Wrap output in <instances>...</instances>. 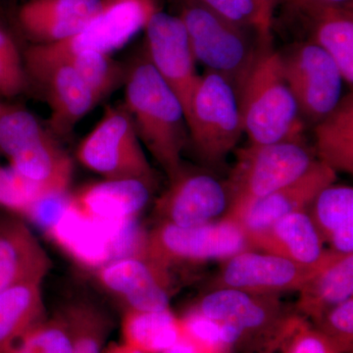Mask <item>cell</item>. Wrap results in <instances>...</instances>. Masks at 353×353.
Returning a JSON list of instances; mask_svg holds the SVG:
<instances>
[{"label":"cell","instance_id":"cell-1","mask_svg":"<svg viewBox=\"0 0 353 353\" xmlns=\"http://www.w3.org/2000/svg\"><path fill=\"white\" fill-rule=\"evenodd\" d=\"M124 85V106L139 141L173 180L183 170L182 153L189 141L180 99L146 57L128 70Z\"/></svg>","mask_w":353,"mask_h":353},{"label":"cell","instance_id":"cell-2","mask_svg":"<svg viewBox=\"0 0 353 353\" xmlns=\"http://www.w3.org/2000/svg\"><path fill=\"white\" fill-rule=\"evenodd\" d=\"M243 132L250 145L301 141L303 123L272 39H259L252 63L239 88Z\"/></svg>","mask_w":353,"mask_h":353},{"label":"cell","instance_id":"cell-3","mask_svg":"<svg viewBox=\"0 0 353 353\" xmlns=\"http://www.w3.org/2000/svg\"><path fill=\"white\" fill-rule=\"evenodd\" d=\"M187 124L199 159L211 167L224 163L243 132L238 95L227 79L208 70L199 76Z\"/></svg>","mask_w":353,"mask_h":353},{"label":"cell","instance_id":"cell-4","mask_svg":"<svg viewBox=\"0 0 353 353\" xmlns=\"http://www.w3.org/2000/svg\"><path fill=\"white\" fill-rule=\"evenodd\" d=\"M158 10L157 0H102L99 10L75 36L30 48L26 54L27 68L32 73L71 53L110 55L145 30Z\"/></svg>","mask_w":353,"mask_h":353},{"label":"cell","instance_id":"cell-5","mask_svg":"<svg viewBox=\"0 0 353 353\" xmlns=\"http://www.w3.org/2000/svg\"><path fill=\"white\" fill-rule=\"evenodd\" d=\"M316 160L303 141L253 145L238 152V162L226 185L232 215L301 178Z\"/></svg>","mask_w":353,"mask_h":353},{"label":"cell","instance_id":"cell-6","mask_svg":"<svg viewBox=\"0 0 353 353\" xmlns=\"http://www.w3.org/2000/svg\"><path fill=\"white\" fill-rule=\"evenodd\" d=\"M182 19L196 62L224 77L238 92L252 63L259 41L252 43L250 28L241 27L194 2L185 1Z\"/></svg>","mask_w":353,"mask_h":353},{"label":"cell","instance_id":"cell-7","mask_svg":"<svg viewBox=\"0 0 353 353\" xmlns=\"http://www.w3.org/2000/svg\"><path fill=\"white\" fill-rule=\"evenodd\" d=\"M0 150L23 176L55 192H68L71 159L31 113L10 109L0 115Z\"/></svg>","mask_w":353,"mask_h":353},{"label":"cell","instance_id":"cell-8","mask_svg":"<svg viewBox=\"0 0 353 353\" xmlns=\"http://www.w3.org/2000/svg\"><path fill=\"white\" fill-rule=\"evenodd\" d=\"M79 161L104 180L134 179L153 185L154 176L124 105L109 108L77 150Z\"/></svg>","mask_w":353,"mask_h":353},{"label":"cell","instance_id":"cell-9","mask_svg":"<svg viewBox=\"0 0 353 353\" xmlns=\"http://www.w3.org/2000/svg\"><path fill=\"white\" fill-rule=\"evenodd\" d=\"M248 248L245 232L229 218L190 228L163 222L148 234L145 259L165 274L170 263L229 259Z\"/></svg>","mask_w":353,"mask_h":353},{"label":"cell","instance_id":"cell-10","mask_svg":"<svg viewBox=\"0 0 353 353\" xmlns=\"http://www.w3.org/2000/svg\"><path fill=\"white\" fill-rule=\"evenodd\" d=\"M273 296L220 288L199 303L197 312L218 323H230L243 333L241 343H256L272 350L282 343L296 317L284 315Z\"/></svg>","mask_w":353,"mask_h":353},{"label":"cell","instance_id":"cell-11","mask_svg":"<svg viewBox=\"0 0 353 353\" xmlns=\"http://www.w3.org/2000/svg\"><path fill=\"white\" fill-rule=\"evenodd\" d=\"M282 64L301 116L317 123L338 105L343 79L326 51L311 41L303 43L282 55Z\"/></svg>","mask_w":353,"mask_h":353},{"label":"cell","instance_id":"cell-12","mask_svg":"<svg viewBox=\"0 0 353 353\" xmlns=\"http://www.w3.org/2000/svg\"><path fill=\"white\" fill-rule=\"evenodd\" d=\"M148 61L182 103L185 120L199 76L187 30L179 16L158 10L145 29Z\"/></svg>","mask_w":353,"mask_h":353},{"label":"cell","instance_id":"cell-13","mask_svg":"<svg viewBox=\"0 0 353 353\" xmlns=\"http://www.w3.org/2000/svg\"><path fill=\"white\" fill-rule=\"evenodd\" d=\"M316 266H303L296 262L266 252L243 250L228 260L220 277V288H230L257 294L301 290L328 260Z\"/></svg>","mask_w":353,"mask_h":353},{"label":"cell","instance_id":"cell-14","mask_svg":"<svg viewBox=\"0 0 353 353\" xmlns=\"http://www.w3.org/2000/svg\"><path fill=\"white\" fill-rule=\"evenodd\" d=\"M336 172L320 161L301 178L268 196L250 202L238 212L225 217L234 221L246 238L269 229L277 221L292 213L305 211L323 189L334 183Z\"/></svg>","mask_w":353,"mask_h":353},{"label":"cell","instance_id":"cell-15","mask_svg":"<svg viewBox=\"0 0 353 353\" xmlns=\"http://www.w3.org/2000/svg\"><path fill=\"white\" fill-rule=\"evenodd\" d=\"M229 206L226 185L203 173H185L171 181L170 189L160 197L157 211L164 222L190 228L212 222Z\"/></svg>","mask_w":353,"mask_h":353},{"label":"cell","instance_id":"cell-16","mask_svg":"<svg viewBox=\"0 0 353 353\" xmlns=\"http://www.w3.org/2000/svg\"><path fill=\"white\" fill-rule=\"evenodd\" d=\"M102 0H28L18 11L21 28L39 44L60 43L78 34Z\"/></svg>","mask_w":353,"mask_h":353},{"label":"cell","instance_id":"cell-17","mask_svg":"<svg viewBox=\"0 0 353 353\" xmlns=\"http://www.w3.org/2000/svg\"><path fill=\"white\" fill-rule=\"evenodd\" d=\"M102 284L125 299L129 310L155 312L169 309L166 275L141 259L110 262L99 270Z\"/></svg>","mask_w":353,"mask_h":353},{"label":"cell","instance_id":"cell-18","mask_svg":"<svg viewBox=\"0 0 353 353\" xmlns=\"http://www.w3.org/2000/svg\"><path fill=\"white\" fill-rule=\"evenodd\" d=\"M250 248L278 255L303 266H316L328 257L322 236L305 211L292 213L261 233L248 236Z\"/></svg>","mask_w":353,"mask_h":353},{"label":"cell","instance_id":"cell-19","mask_svg":"<svg viewBox=\"0 0 353 353\" xmlns=\"http://www.w3.org/2000/svg\"><path fill=\"white\" fill-rule=\"evenodd\" d=\"M32 76L46 88L50 126L57 134H68L99 102L82 77L68 64L50 65Z\"/></svg>","mask_w":353,"mask_h":353},{"label":"cell","instance_id":"cell-20","mask_svg":"<svg viewBox=\"0 0 353 353\" xmlns=\"http://www.w3.org/2000/svg\"><path fill=\"white\" fill-rule=\"evenodd\" d=\"M50 267L43 246L22 222L0 225V292L24 283H41Z\"/></svg>","mask_w":353,"mask_h":353},{"label":"cell","instance_id":"cell-21","mask_svg":"<svg viewBox=\"0 0 353 353\" xmlns=\"http://www.w3.org/2000/svg\"><path fill=\"white\" fill-rule=\"evenodd\" d=\"M152 185L134 179L90 183L72 196L77 208L90 217L115 220L138 216L148 205Z\"/></svg>","mask_w":353,"mask_h":353},{"label":"cell","instance_id":"cell-22","mask_svg":"<svg viewBox=\"0 0 353 353\" xmlns=\"http://www.w3.org/2000/svg\"><path fill=\"white\" fill-rule=\"evenodd\" d=\"M305 16L311 43L338 65L343 82L353 83L352 6H316L299 9Z\"/></svg>","mask_w":353,"mask_h":353},{"label":"cell","instance_id":"cell-23","mask_svg":"<svg viewBox=\"0 0 353 353\" xmlns=\"http://www.w3.org/2000/svg\"><path fill=\"white\" fill-rule=\"evenodd\" d=\"M48 234L83 266L99 270L110 263L108 236L101 221L82 212L72 196L64 214Z\"/></svg>","mask_w":353,"mask_h":353},{"label":"cell","instance_id":"cell-24","mask_svg":"<svg viewBox=\"0 0 353 353\" xmlns=\"http://www.w3.org/2000/svg\"><path fill=\"white\" fill-rule=\"evenodd\" d=\"M299 292V309L314 322L334 306L352 299V254L341 255L332 252L314 277Z\"/></svg>","mask_w":353,"mask_h":353},{"label":"cell","instance_id":"cell-25","mask_svg":"<svg viewBox=\"0 0 353 353\" xmlns=\"http://www.w3.org/2000/svg\"><path fill=\"white\" fill-rule=\"evenodd\" d=\"M315 150L319 160L334 172H353V94L316 123Z\"/></svg>","mask_w":353,"mask_h":353},{"label":"cell","instance_id":"cell-26","mask_svg":"<svg viewBox=\"0 0 353 353\" xmlns=\"http://www.w3.org/2000/svg\"><path fill=\"white\" fill-rule=\"evenodd\" d=\"M41 283H24L0 292V353L43 320Z\"/></svg>","mask_w":353,"mask_h":353},{"label":"cell","instance_id":"cell-27","mask_svg":"<svg viewBox=\"0 0 353 353\" xmlns=\"http://www.w3.org/2000/svg\"><path fill=\"white\" fill-rule=\"evenodd\" d=\"M124 343L145 353H163L182 336L181 322L169 309L155 312L128 310L123 320Z\"/></svg>","mask_w":353,"mask_h":353},{"label":"cell","instance_id":"cell-28","mask_svg":"<svg viewBox=\"0 0 353 353\" xmlns=\"http://www.w3.org/2000/svg\"><path fill=\"white\" fill-rule=\"evenodd\" d=\"M72 343V353H102L108 338V318L94 306L77 303L59 315Z\"/></svg>","mask_w":353,"mask_h":353},{"label":"cell","instance_id":"cell-29","mask_svg":"<svg viewBox=\"0 0 353 353\" xmlns=\"http://www.w3.org/2000/svg\"><path fill=\"white\" fill-rule=\"evenodd\" d=\"M66 63L75 69L95 97L101 101L103 97L112 92L121 83L124 82L126 71L117 62L114 61L110 55L95 52H76L65 55L57 61L46 65L43 68L32 72V74L41 71L50 65Z\"/></svg>","mask_w":353,"mask_h":353},{"label":"cell","instance_id":"cell-30","mask_svg":"<svg viewBox=\"0 0 353 353\" xmlns=\"http://www.w3.org/2000/svg\"><path fill=\"white\" fill-rule=\"evenodd\" d=\"M313 217L322 239L327 240L341 230L353 227V190L347 185L323 189L313 201Z\"/></svg>","mask_w":353,"mask_h":353},{"label":"cell","instance_id":"cell-31","mask_svg":"<svg viewBox=\"0 0 353 353\" xmlns=\"http://www.w3.org/2000/svg\"><path fill=\"white\" fill-rule=\"evenodd\" d=\"M99 221L108 236L110 262L127 259H145L148 234L141 227L138 216Z\"/></svg>","mask_w":353,"mask_h":353},{"label":"cell","instance_id":"cell-32","mask_svg":"<svg viewBox=\"0 0 353 353\" xmlns=\"http://www.w3.org/2000/svg\"><path fill=\"white\" fill-rule=\"evenodd\" d=\"M57 192H59L23 176L11 166L0 167V206L2 208L26 215L34 202Z\"/></svg>","mask_w":353,"mask_h":353},{"label":"cell","instance_id":"cell-33","mask_svg":"<svg viewBox=\"0 0 353 353\" xmlns=\"http://www.w3.org/2000/svg\"><path fill=\"white\" fill-rule=\"evenodd\" d=\"M6 353H72V343L59 316L41 321L17 339Z\"/></svg>","mask_w":353,"mask_h":353},{"label":"cell","instance_id":"cell-34","mask_svg":"<svg viewBox=\"0 0 353 353\" xmlns=\"http://www.w3.org/2000/svg\"><path fill=\"white\" fill-rule=\"evenodd\" d=\"M315 323L317 325L316 329L333 341L341 353L352 352V297L330 309Z\"/></svg>","mask_w":353,"mask_h":353},{"label":"cell","instance_id":"cell-35","mask_svg":"<svg viewBox=\"0 0 353 353\" xmlns=\"http://www.w3.org/2000/svg\"><path fill=\"white\" fill-rule=\"evenodd\" d=\"M25 78L19 50L8 32L0 27V94L6 97L19 94Z\"/></svg>","mask_w":353,"mask_h":353},{"label":"cell","instance_id":"cell-36","mask_svg":"<svg viewBox=\"0 0 353 353\" xmlns=\"http://www.w3.org/2000/svg\"><path fill=\"white\" fill-rule=\"evenodd\" d=\"M241 27L250 28L261 37V19L252 0H188Z\"/></svg>","mask_w":353,"mask_h":353},{"label":"cell","instance_id":"cell-37","mask_svg":"<svg viewBox=\"0 0 353 353\" xmlns=\"http://www.w3.org/2000/svg\"><path fill=\"white\" fill-rule=\"evenodd\" d=\"M281 345L284 353H341L324 334L297 319Z\"/></svg>","mask_w":353,"mask_h":353},{"label":"cell","instance_id":"cell-38","mask_svg":"<svg viewBox=\"0 0 353 353\" xmlns=\"http://www.w3.org/2000/svg\"><path fill=\"white\" fill-rule=\"evenodd\" d=\"M70 201L71 196L68 192L48 194L34 202L25 216L48 233L64 214Z\"/></svg>","mask_w":353,"mask_h":353},{"label":"cell","instance_id":"cell-39","mask_svg":"<svg viewBox=\"0 0 353 353\" xmlns=\"http://www.w3.org/2000/svg\"><path fill=\"white\" fill-rule=\"evenodd\" d=\"M182 332L192 340L199 341L209 347L222 345L220 341V324L194 311L182 323Z\"/></svg>","mask_w":353,"mask_h":353},{"label":"cell","instance_id":"cell-40","mask_svg":"<svg viewBox=\"0 0 353 353\" xmlns=\"http://www.w3.org/2000/svg\"><path fill=\"white\" fill-rule=\"evenodd\" d=\"M259 8L260 19H261L262 41L272 39V24H273L274 11L277 6L279 0H252Z\"/></svg>","mask_w":353,"mask_h":353},{"label":"cell","instance_id":"cell-41","mask_svg":"<svg viewBox=\"0 0 353 353\" xmlns=\"http://www.w3.org/2000/svg\"><path fill=\"white\" fill-rule=\"evenodd\" d=\"M297 9L316 6H352V0H292Z\"/></svg>","mask_w":353,"mask_h":353},{"label":"cell","instance_id":"cell-42","mask_svg":"<svg viewBox=\"0 0 353 353\" xmlns=\"http://www.w3.org/2000/svg\"><path fill=\"white\" fill-rule=\"evenodd\" d=\"M163 353H199L196 345L189 339L181 336V338L174 343L170 348Z\"/></svg>","mask_w":353,"mask_h":353},{"label":"cell","instance_id":"cell-43","mask_svg":"<svg viewBox=\"0 0 353 353\" xmlns=\"http://www.w3.org/2000/svg\"><path fill=\"white\" fill-rule=\"evenodd\" d=\"M102 353H145L138 350V348L132 347L131 345H127L123 341L122 343H112L108 348L103 350Z\"/></svg>","mask_w":353,"mask_h":353},{"label":"cell","instance_id":"cell-44","mask_svg":"<svg viewBox=\"0 0 353 353\" xmlns=\"http://www.w3.org/2000/svg\"><path fill=\"white\" fill-rule=\"evenodd\" d=\"M272 350H266V352H264L263 353H271Z\"/></svg>","mask_w":353,"mask_h":353}]
</instances>
